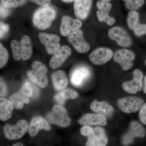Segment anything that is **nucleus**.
Listing matches in <instances>:
<instances>
[{
    "mask_svg": "<svg viewBox=\"0 0 146 146\" xmlns=\"http://www.w3.org/2000/svg\"><path fill=\"white\" fill-rule=\"evenodd\" d=\"M9 54L7 50L3 47L0 52V69L5 66L8 61Z\"/></svg>",
    "mask_w": 146,
    "mask_h": 146,
    "instance_id": "nucleus-32",
    "label": "nucleus"
},
{
    "mask_svg": "<svg viewBox=\"0 0 146 146\" xmlns=\"http://www.w3.org/2000/svg\"><path fill=\"white\" fill-rule=\"evenodd\" d=\"M134 33L138 36L146 34V25L139 23L133 29Z\"/></svg>",
    "mask_w": 146,
    "mask_h": 146,
    "instance_id": "nucleus-33",
    "label": "nucleus"
},
{
    "mask_svg": "<svg viewBox=\"0 0 146 146\" xmlns=\"http://www.w3.org/2000/svg\"><path fill=\"white\" fill-rule=\"evenodd\" d=\"M32 68L33 70L42 71L47 73L48 70L46 67L40 61H35L32 64Z\"/></svg>",
    "mask_w": 146,
    "mask_h": 146,
    "instance_id": "nucleus-34",
    "label": "nucleus"
},
{
    "mask_svg": "<svg viewBox=\"0 0 146 146\" xmlns=\"http://www.w3.org/2000/svg\"><path fill=\"white\" fill-rule=\"evenodd\" d=\"M29 123L25 120L18 121L15 125L6 124L3 128L5 138L9 140H16L22 138L29 130Z\"/></svg>",
    "mask_w": 146,
    "mask_h": 146,
    "instance_id": "nucleus-4",
    "label": "nucleus"
},
{
    "mask_svg": "<svg viewBox=\"0 0 146 146\" xmlns=\"http://www.w3.org/2000/svg\"><path fill=\"white\" fill-rule=\"evenodd\" d=\"M13 106L9 100L5 98H0V119L6 121L12 116Z\"/></svg>",
    "mask_w": 146,
    "mask_h": 146,
    "instance_id": "nucleus-23",
    "label": "nucleus"
},
{
    "mask_svg": "<svg viewBox=\"0 0 146 146\" xmlns=\"http://www.w3.org/2000/svg\"><path fill=\"white\" fill-rule=\"evenodd\" d=\"M139 118L141 122L146 125V103L143 105L140 109Z\"/></svg>",
    "mask_w": 146,
    "mask_h": 146,
    "instance_id": "nucleus-37",
    "label": "nucleus"
},
{
    "mask_svg": "<svg viewBox=\"0 0 146 146\" xmlns=\"http://www.w3.org/2000/svg\"><path fill=\"white\" fill-rule=\"evenodd\" d=\"M139 13L135 10L131 11L128 13L127 22L128 26L130 29L133 30L136 26L140 23Z\"/></svg>",
    "mask_w": 146,
    "mask_h": 146,
    "instance_id": "nucleus-26",
    "label": "nucleus"
},
{
    "mask_svg": "<svg viewBox=\"0 0 146 146\" xmlns=\"http://www.w3.org/2000/svg\"><path fill=\"white\" fill-rule=\"evenodd\" d=\"M125 2L126 8L134 10L141 7L145 3V0H123Z\"/></svg>",
    "mask_w": 146,
    "mask_h": 146,
    "instance_id": "nucleus-30",
    "label": "nucleus"
},
{
    "mask_svg": "<svg viewBox=\"0 0 146 146\" xmlns=\"http://www.w3.org/2000/svg\"><path fill=\"white\" fill-rule=\"evenodd\" d=\"M38 36L40 42L44 46L48 54H53L60 48L59 43L60 39L58 35L40 33Z\"/></svg>",
    "mask_w": 146,
    "mask_h": 146,
    "instance_id": "nucleus-11",
    "label": "nucleus"
},
{
    "mask_svg": "<svg viewBox=\"0 0 146 146\" xmlns=\"http://www.w3.org/2000/svg\"><path fill=\"white\" fill-rule=\"evenodd\" d=\"M7 88L5 82L0 77V98H3L6 96Z\"/></svg>",
    "mask_w": 146,
    "mask_h": 146,
    "instance_id": "nucleus-35",
    "label": "nucleus"
},
{
    "mask_svg": "<svg viewBox=\"0 0 146 146\" xmlns=\"http://www.w3.org/2000/svg\"><path fill=\"white\" fill-rule=\"evenodd\" d=\"M91 75V72L88 67L85 66H79L76 68L71 74V82L73 85L78 86H81Z\"/></svg>",
    "mask_w": 146,
    "mask_h": 146,
    "instance_id": "nucleus-17",
    "label": "nucleus"
},
{
    "mask_svg": "<svg viewBox=\"0 0 146 146\" xmlns=\"http://www.w3.org/2000/svg\"><path fill=\"white\" fill-rule=\"evenodd\" d=\"M113 51L106 47H100L92 52L89 58L94 65H102L111 60L113 56Z\"/></svg>",
    "mask_w": 146,
    "mask_h": 146,
    "instance_id": "nucleus-10",
    "label": "nucleus"
},
{
    "mask_svg": "<svg viewBox=\"0 0 146 146\" xmlns=\"http://www.w3.org/2000/svg\"><path fill=\"white\" fill-rule=\"evenodd\" d=\"M8 9L6 8L3 6V7L0 8V16L1 17H6L9 15V11Z\"/></svg>",
    "mask_w": 146,
    "mask_h": 146,
    "instance_id": "nucleus-40",
    "label": "nucleus"
},
{
    "mask_svg": "<svg viewBox=\"0 0 146 146\" xmlns=\"http://www.w3.org/2000/svg\"><path fill=\"white\" fill-rule=\"evenodd\" d=\"M31 2L36 4L42 7H47L49 6L51 0H29Z\"/></svg>",
    "mask_w": 146,
    "mask_h": 146,
    "instance_id": "nucleus-38",
    "label": "nucleus"
},
{
    "mask_svg": "<svg viewBox=\"0 0 146 146\" xmlns=\"http://www.w3.org/2000/svg\"><path fill=\"white\" fill-rule=\"evenodd\" d=\"M72 53L70 48L64 45L60 47L53 54L50 61V66L53 70L59 68Z\"/></svg>",
    "mask_w": 146,
    "mask_h": 146,
    "instance_id": "nucleus-15",
    "label": "nucleus"
},
{
    "mask_svg": "<svg viewBox=\"0 0 146 146\" xmlns=\"http://www.w3.org/2000/svg\"><path fill=\"white\" fill-rule=\"evenodd\" d=\"M143 91L144 93L146 94V76L145 77V85H144Z\"/></svg>",
    "mask_w": 146,
    "mask_h": 146,
    "instance_id": "nucleus-41",
    "label": "nucleus"
},
{
    "mask_svg": "<svg viewBox=\"0 0 146 146\" xmlns=\"http://www.w3.org/2000/svg\"><path fill=\"white\" fill-rule=\"evenodd\" d=\"M82 25L79 19H74L69 16H63L60 24V34L63 36H68L71 33L81 28Z\"/></svg>",
    "mask_w": 146,
    "mask_h": 146,
    "instance_id": "nucleus-12",
    "label": "nucleus"
},
{
    "mask_svg": "<svg viewBox=\"0 0 146 146\" xmlns=\"http://www.w3.org/2000/svg\"><path fill=\"white\" fill-rule=\"evenodd\" d=\"M50 131V126L48 123L43 118L37 117L34 118L29 126V132L32 137H34L38 134L39 131L42 130Z\"/></svg>",
    "mask_w": 146,
    "mask_h": 146,
    "instance_id": "nucleus-19",
    "label": "nucleus"
},
{
    "mask_svg": "<svg viewBox=\"0 0 146 146\" xmlns=\"http://www.w3.org/2000/svg\"><path fill=\"white\" fill-rule=\"evenodd\" d=\"M93 0H75L74 12L77 18L84 20L89 16L91 11Z\"/></svg>",
    "mask_w": 146,
    "mask_h": 146,
    "instance_id": "nucleus-16",
    "label": "nucleus"
},
{
    "mask_svg": "<svg viewBox=\"0 0 146 146\" xmlns=\"http://www.w3.org/2000/svg\"><path fill=\"white\" fill-rule=\"evenodd\" d=\"M102 1L106 2H109L111 0H101Z\"/></svg>",
    "mask_w": 146,
    "mask_h": 146,
    "instance_id": "nucleus-45",
    "label": "nucleus"
},
{
    "mask_svg": "<svg viewBox=\"0 0 146 146\" xmlns=\"http://www.w3.org/2000/svg\"><path fill=\"white\" fill-rule=\"evenodd\" d=\"M78 123L84 125L105 126L107 124V120L105 116L101 114L88 113L82 115Z\"/></svg>",
    "mask_w": 146,
    "mask_h": 146,
    "instance_id": "nucleus-18",
    "label": "nucleus"
},
{
    "mask_svg": "<svg viewBox=\"0 0 146 146\" xmlns=\"http://www.w3.org/2000/svg\"><path fill=\"white\" fill-rule=\"evenodd\" d=\"M143 99L136 96L126 97L120 99L118 105L120 109L126 113L137 112L144 104Z\"/></svg>",
    "mask_w": 146,
    "mask_h": 146,
    "instance_id": "nucleus-7",
    "label": "nucleus"
},
{
    "mask_svg": "<svg viewBox=\"0 0 146 146\" xmlns=\"http://www.w3.org/2000/svg\"><path fill=\"white\" fill-rule=\"evenodd\" d=\"M145 65H146V59L145 62Z\"/></svg>",
    "mask_w": 146,
    "mask_h": 146,
    "instance_id": "nucleus-46",
    "label": "nucleus"
},
{
    "mask_svg": "<svg viewBox=\"0 0 146 146\" xmlns=\"http://www.w3.org/2000/svg\"><path fill=\"white\" fill-rule=\"evenodd\" d=\"M109 12L98 11L96 12V16L100 22H104L109 26L113 25L115 24L116 21L113 17L109 16Z\"/></svg>",
    "mask_w": 146,
    "mask_h": 146,
    "instance_id": "nucleus-27",
    "label": "nucleus"
},
{
    "mask_svg": "<svg viewBox=\"0 0 146 146\" xmlns=\"http://www.w3.org/2000/svg\"><path fill=\"white\" fill-rule=\"evenodd\" d=\"M9 26L7 24L0 22V39L4 37L9 31Z\"/></svg>",
    "mask_w": 146,
    "mask_h": 146,
    "instance_id": "nucleus-36",
    "label": "nucleus"
},
{
    "mask_svg": "<svg viewBox=\"0 0 146 146\" xmlns=\"http://www.w3.org/2000/svg\"><path fill=\"white\" fill-rule=\"evenodd\" d=\"M68 36V41L79 53H84L90 49V45L84 38L83 32L81 30L73 31Z\"/></svg>",
    "mask_w": 146,
    "mask_h": 146,
    "instance_id": "nucleus-9",
    "label": "nucleus"
},
{
    "mask_svg": "<svg viewBox=\"0 0 146 146\" xmlns=\"http://www.w3.org/2000/svg\"><path fill=\"white\" fill-rule=\"evenodd\" d=\"M94 130V128L89 125H84L80 129V132L82 135L84 136H89Z\"/></svg>",
    "mask_w": 146,
    "mask_h": 146,
    "instance_id": "nucleus-39",
    "label": "nucleus"
},
{
    "mask_svg": "<svg viewBox=\"0 0 146 146\" xmlns=\"http://www.w3.org/2000/svg\"><path fill=\"white\" fill-rule=\"evenodd\" d=\"M52 79L54 87L57 91H62L68 86V77L63 71L59 70L53 73Z\"/></svg>",
    "mask_w": 146,
    "mask_h": 146,
    "instance_id": "nucleus-20",
    "label": "nucleus"
},
{
    "mask_svg": "<svg viewBox=\"0 0 146 146\" xmlns=\"http://www.w3.org/2000/svg\"><path fill=\"white\" fill-rule=\"evenodd\" d=\"M135 55L131 51L127 49H120L113 54V60L120 64L124 70H129L133 66L132 62L135 59Z\"/></svg>",
    "mask_w": 146,
    "mask_h": 146,
    "instance_id": "nucleus-8",
    "label": "nucleus"
},
{
    "mask_svg": "<svg viewBox=\"0 0 146 146\" xmlns=\"http://www.w3.org/2000/svg\"><path fill=\"white\" fill-rule=\"evenodd\" d=\"M33 88L31 84L27 82L24 84L18 92L12 94L9 100L16 109H22L24 104L29 103L30 98L33 94Z\"/></svg>",
    "mask_w": 146,
    "mask_h": 146,
    "instance_id": "nucleus-3",
    "label": "nucleus"
},
{
    "mask_svg": "<svg viewBox=\"0 0 146 146\" xmlns=\"http://www.w3.org/2000/svg\"><path fill=\"white\" fill-rule=\"evenodd\" d=\"M143 74L140 70H135L133 73V78L131 81L125 82L122 84L123 89L125 92L130 94H135L140 91L143 86Z\"/></svg>",
    "mask_w": 146,
    "mask_h": 146,
    "instance_id": "nucleus-14",
    "label": "nucleus"
},
{
    "mask_svg": "<svg viewBox=\"0 0 146 146\" xmlns=\"http://www.w3.org/2000/svg\"><path fill=\"white\" fill-rule=\"evenodd\" d=\"M146 135L145 129L138 121H133L127 132L123 136L122 143L124 146H128L133 143L135 138H144Z\"/></svg>",
    "mask_w": 146,
    "mask_h": 146,
    "instance_id": "nucleus-5",
    "label": "nucleus"
},
{
    "mask_svg": "<svg viewBox=\"0 0 146 146\" xmlns=\"http://www.w3.org/2000/svg\"><path fill=\"white\" fill-rule=\"evenodd\" d=\"M46 118L48 122L57 125L60 127H67L71 124V119L67 110L60 105L54 106L52 111L46 115Z\"/></svg>",
    "mask_w": 146,
    "mask_h": 146,
    "instance_id": "nucleus-2",
    "label": "nucleus"
},
{
    "mask_svg": "<svg viewBox=\"0 0 146 146\" xmlns=\"http://www.w3.org/2000/svg\"><path fill=\"white\" fill-rule=\"evenodd\" d=\"M56 11L51 7H41L33 14V22L35 26L40 30L49 28L56 17Z\"/></svg>",
    "mask_w": 146,
    "mask_h": 146,
    "instance_id": "nucleus-1",
    "label": "nucleus"
},
{
    "mask_svg": "<svg viewBox=\"0 0 146 146\" xmlns=\"http://www.w3.org/2000/svg\"><path fill=\"white\" fill-rule=\"evenodd\" d=\"M12 146H24L23 144L21 143H18L13 145Z\"/></svg>",
    "mask_w": 146,
    "mask_h": 146,
    "instance_id": "nucleus-43",
    "label": "nucleus"
},
{
    "mask_svg": "<svg viewBox=\"0 0 146 146\" xmlns=\"http://www.w3.org/2000/svg\"><path fill=\"white\" fill-rule=\"evenodd\" d=\"M11 47L13 52V56L16 61L21 59L22 48L21 43L16 40H13L11 42Z\"/></svg>",
    "mask_w": 146,
    "mask_h": 146,
    "instance_id": "nucleus-28",
    "label": "nucleus"
},
{
    "mask_svg": "<svg viewBox=\"0 0 146 146\" xmlns=\"http://www.w3.org/2000/svg\"><path fill=\"white\" fill-rule=\"evenodd\" d=\"M78 97L77 92L72 89H67L56 94L54 97L55 101L60 105L65 104L68 99H75Z\"/></svg>",
    "mask_w": 146,
    "mask_h": 146,
    "instance_id": "nucleus-24",
    "label": "nucleus"
},
{
    "mask_svg": "<svg viewBox=\"0 0 146 146\" xmlns=\"http://www.w3.org/2000/svg\"><path fill=\"white\" fill-rule=\"evenodd\" d=\"M46 74L44 72L33 69L27 72L30 79L42 88H46L48 84V80L46 75Z\"/></svg>",
    "mask_w": 146,
    "mask_h": 146,
    "instance_id": "nucleus-22",
    "label": "nucleus"
},
{
    "mask_svg": "<svg viewBox=\"0 0 146 146\" xmlns=\"http://www.w3.org/2000/svg\"><path fill=\"white\" fill-rule=\"evenodd\" d=\"M91 108L95 112L108 117L112 116L114 112L112 106L106 101L99 102L95 100L91 104Z\"/></svg>",
    "mask_w": 146,
    "mask_h": 146,
    "instance_id": "nucleus-21",
    "label": "nucleus"
},
{
    "mask_svg": "<svg viewBox=\"0 0 146 146\" xmlns=\"http://www.w3.org/2000/svg\"><path fill=\"white\" fill-rule=\"evenodd\" d=\"M87 136L86 146H106L108 142L105 131L102 127H95L93 132Z\"/></svg>",
    "mask_w": 146,
    "mask_h": 146,
    "instance_id": "nucleus-13",
    "label": "nucleus"
},
{
    "mask_svg": "<svg viewBox=\"0 0 146 146\" xmlns=\"http://www.w3.org/2000/svg\"><path fill=\"white\" fill-rule=\"evenodd\" d=\"M61 1H63L64 2L70 3L74 1L75 0H61Z\"/></svg>",
    "mask_w": 146,
    "mask_h": 146,
    "instance_id": "nucleus-42",
    "label": "nucleus"
},
{
    "mask_svg": "<svg viewBox=\"0 0 146 146\" xmlns=\"http://www.w3.org/2000/svg\"><path fill=\"white\" fill-rule=\"evenodd\" d=\"M21 43L22 48L21 59L26 60L31 57L32 54V45L30 38L29 36L25 35L22 37Z\"/></svg>",
    "mask_w": 146,
    "mask_h": 146,
    "instance_id": "nucleus-25",
    "label": "nucleus"
},
{
    "mask_svg": "<svg viewBox=\"0 0 146 146\" xmlns=\"http://www.w3.org/2000/svg\"><path fill=\"white\" fill-rule=\"evenodd\" d=\"M108 35L110 38L116 41L120 46L127 48L132 45V39L130 35L121 27H113L109 30Z\"/></svg>",
    "mask_w": 146,
    "mask_h": 146,
    "instance_id": "nucleus-6",
    "label": "nucleus"
},
{
    "mask_svg": "<svg viewBox=\"0 0 146 146\" xmlns=\"http://www.w3.org/2000/svg\"><path fill=\"white\" fill-rule=\"evenodd\" d=\"M96 6L97 8L100 11L110 12L112 8V5L111 3L102 1L101 0L97 2Z\"/></svg>",
    "mask_w": 146,
    "mask_h": 146,
    "instance_id": "nucleus-31",
    "label": "nucleus"
},
{
    "mask_svg": "<svg viewBox=\"0 0 146 146\" xmlns=\"http://www.w3.org/2000/svg\"><path fill=\"white\" fill-rule=\"evenodd\" d=\"M3 48V45L1 43H0V52L1 51Z\"/></svg>",
    "mask_w": 146,
    "mask_h": 146,
    "instance_id": "nucleus-44",
    "label": "nucleus"
},
{
    "mask_svg": "<svg viewBox=\"0 0 146 146\" xmlns=\"http://www.w3.org/2000/svg\"><path fill=\"white\" fill-rule=\"evenodd\" d=\"M2 5L8 9L15 8L24 5L28 0H1Z\"/></svg>",
    "mask_w": 146,
    "mask_h": 146,
    "instance_id": "nucleus-29",
    "label": "nucleus"
}]
</instances>
